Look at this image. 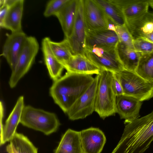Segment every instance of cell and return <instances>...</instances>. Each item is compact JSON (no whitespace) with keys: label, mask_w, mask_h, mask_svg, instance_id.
<instances>
[{"label":"cell","mask_w":153,"mask_h":153,"mask_svg":"<svg viewBox=\"0 0 153 153\" xmlns=\"http://www.w3.org/2000/svg\"><path fill=\"white\" fill-rule=\"evenodd\" d=\"M124 124L120 139L111 153H144L153 140V111Z\"/></svg>","instance_id":"6da1fadb"},{"label":"cell","mask_w":153,"mask_h":153,"mask_svg":"<svg viewBox=\"0 0 153 153\" xmlns=\"http://www.w3.org/2000/svg\"><path fill=\"white\" fill-rule=\"evenodd\" d=\"M94 79L92 75L67 72L54 81L50 89V94L55 102L66 114Z\"/></svg>","instance_id":"7a4b0ae2"},{"label":"cell","mask_w":153,"mask_h":153,"mask_svg":"<svg viewBox=\"0 0 153 153\" xmlns=\"http://www.w3.org/2000/svg\"><path fill=\"white\" fill-rule=\"evenodd\" d=\"M113 73L102 69L98 75L95 111L103 119L117 113L116 96L112 86Z\"/></svg>","instance_id":"3957f363"},{"label":"cell","mask_w":153,"mask_h":153,"mask_svg":"<svg viewBox=\"0 0 153 153\" xmlns=\"http://www.w3.org/2000/svg\"><path fill=\"white\" fill-rule=\"evenodd\" d=\"M20 123L23 126L49 135L55 132L60 124L54 113L34 108L25 106Z\"/></svg>","instance_id":"277c9868"},{"label":"cell","mask_w":153,"mask_h":153,"mask_svg":"<svg viewBox=\"0 0 153 153\" xmlns=\"http://www.w3.org/2000/svg\"><path fill=\"white\" fill-rule=\"evenodd\" d=\"M114 73L122 85L124 95L142 102L153 97V83L144 79L134 72L125 69Z\"/></svg>","instance_id":"5b68a950"},{"label":"cell","mask_w":153,"mask_h":153,"mask_svg":"<svg viewBox=\"0 0 153 153\" xmlns=\"http://www.w3.org/2000/svg\"><path fill=\"white\" fill-rule=\"evenodd\" d=\"M116 47H86L84 55L100 69L115 73L124 69Z\"/></svg>","instance_id":"8992f818"},{"label":"cell","mask_w":153,"mask_h":153,"mask_svg":"<svg viewBox=\"0 0 153 153\" xmlns=\"http://www.w3.org/2000/svg\"><path fill=\"white\" fill-rule=\"evenodd\" d=\"M39 48V43L35 37L27 36L16 66L12 71L9 81L11 88L15 87L20 79L29 70L34 62Z\"/></svg>","instance_id":"52a82bcc"},{"label":"cell","mask_w":153,"mask_h":153,"mask_svg":"<svg viewBox=\"0 0 153 153\" xmlns=\"http://www.w3.org/2000/svg\"><path fill=\"white\" fill-rule=\"evenodd\" d=\"M99 75L94 80L86 90L72 105L67 114L69 119L74 120L83 119L95 111L96 91Z\"/></svg>","instance_id":"ba28073f"},{"label":"cell","mask_w":153,"mask_h":153,"mask_svg":"<svg viewBox=\"0 0 153 153\" xmlns=\"http://www.w3.org/2000/svg\"><path fill=\"white\" fill-rule=\"evenodd\" d=\"M83 0H79L73 30L68 40L73 55H84L86 28L83 16Z\"/></svg>","instance_id":"9c48e42d"},{"label":"cell","mask_w":153,"mask_h":153,"mask_svg":"<svg viewBox=\"0 0 153 153\" xmlns=\"http://www.w3.org/2000/svg\"><path fill=\"white\" fill-rule=\"evenodd\" d=\"M83 16L86 30L108 29V18L94 0H83Z\"/></svg>","instance_id":"30bf717a"},{"label":"cell","mask_w":153,"mask_h":153,"mask_svg":"<svg viewBox=\"0 0 153 153\" xmlns=\"http://www.w3.org/2000/svg\"><path fill=\"white\" fill-rule=\"evenodd\" d=\"M1 55L4 57L12 70L15 68L27 36L22 31L7 35Z\"/></svg>","instance_id":"8fae6325"},{"label":"cell","mask_w":153,"mask_h":153,"mask_svg":"<svg viewBox=\"0 0 153 153\" xmlns=\"http://www.w3.org/2000/svg\"><path fill=\"white\" fill-rule=\"evenodd\" d=\"M134 38L144 39L153 43V12L148 11L126 24Z\"/></svg>","instance_id":"7c38bea8"},{"label":"cell","mask_w":153,"mask_h":153,"mask_svg":"<svg viewBox=\"0 0 153 153\" xmlns=\"http://www.w3.org/2000/svg\"><path fill=\"white\" fill-rule=\"evenodd\" d=\"M81 142L84 153H100L106 142L102 131L90 127L80 131Z\"/></svg>","instance_id":"4fadbf2b"},{"label":"cell","mask_w":153,"mask_h":153,"mask_svg":"<svg viewBox=\"0 0 153 153\" xmlns=\"http://www.w3.org/2000/svg\"><path fill=\"white\" fill-rule=\"evenodd\" d=\"M117 113L121 119L129 121L139 118L142 101L133 97L123 95L116 96Z\"/></svg>","instance_id":"5bb4252c"},{"label":"cell","mask_w":153,"mask_h":153,"mask_svg":"<svg viewBox=\"0 0 153 153\" xmlns=\"http://www.w3.org/2000/svg\"><path fill=\"white\" fill-rule=\"evenodd\" d=\"M86 47H116L119 42L117 34L112 30H86Z\"/></svg>","instance_id":"9a60e30c"},{"label":"cell","mask_w":153,"mask_h":153,"mask_svg":"<svg viewBox=\"0 0 153 153\" xmlns=\"http://www.w3.org/2000/svg\"><path fill=\"white\" fill-rule=\"evenodd\" d=\"M121 10L126 21L135 19L148 11L149 0H110Z\"/></svg>","instance_id":"2e32d148"},{"label":"cell","mask_w":153,"mask_h":153,"mask_svg":"<svg viewBox=\"0 0 153 153\" xmlns=\"http://www.w3.org/2000/svg\"><path fill=\"white\" fill-rule=\"evenodd\" d=\"M25 106L23 96L20 97L4 126L2 134L0 137V145L10 141L15 133L17 126L20 123L22 112Z\"/></svg>","instance_id":"e0dca14e"},{"label":"cell","mask_w":153,"mask_h":153,"mask_svg":"<svg viewBox=\"0 0 153 153\" xmlns=\"http://www.w3.org/2000/svg\"><path fill=\"white\" fill-rule=\"evenodd\" d=\"M63 67L67 72L86 75H98L101 70L85 55L81 54L73 55Z\"/></svg>","instance_id":"ac0fdd59"},{"label":"cell","mask_w":153,"mask_h":153,"mask_svg":"<svg viewBox=\"0 0 153 153\" xmlns=\"http://www.w3.org/2000/svg\"><path fill=\"white\" fill-rule=\"evenodd\" d=\"M79 0H70L55 16L58 18L66 38L71 35L75 20Z\"/></svg>","instance_id":"d6986e66"},{"label":"cell","mask_w":153,"mask_h":153,"mask_svg":"<svg viewBox=\"0 0 153 153\" xmlns=\"http://www.w3.org/2000/svg\"><path fill=\"white\" fill-rule=\"evenodd\" d=\"M54 153H84L80 131L68 129L62 136Z\"/></svg>","instance_id":"ffe728a7"},{"label":"cell","mask_w":153,"mask_h":153,"mask_svg":"<svg viewBox=\"0 0 153 153\" xmlns=\"http://www.w3.org/2000/svg\"><path fill=\"white\" fill-rule=\"evenodd\" d=\"M24 0H15L9 7L1 27L10 30L11 33L22 31L21 21Z\"/></svg>","instance_id":"44dd1931"},{"label":"cell","mask_w":153,"mask_h":153,"mask_svg":"<svg viewBox=\"0 0 153 153\" xmlns=\"http://www.w3.org/2000/svg\"><path fill=\"white\" fill-rule=\"evenodd\" d=\"M49 38L46 37L42 41V49L45 65L51 78L55 81L61 77L64 68L53 55L49 44Z\"/></svg>","instance_id":"7402d4cb"},{"label":"cell","mask_w":153,"mask_h":153,"mask_svg":"<svg viewBox=\"0 0 153 153\" xmlns=\"http://www.w3.org/2000/svg\"><path fill=\"white\" fill-rule=\"evenodd\" d=\"M116 48L119 58L124 69L135 72L141 55L120 42Z\"/></svg>","instance_id":"603a6c76"},{"label":"cell","mask_w":153,"mask_h":153,"mask_svg":"<svg viewBox=\"0 0 153 153\" xmlns=\"http://www.w3.org/2000/svg\"><path fill=\"white\" fill-rule=\"evenodd\" d=\"M101 7L108 18L115 24H126V20L121 10L110 0H94Z\"/></svg>","instance_id":"cb8c5ba5"},{"label":"cell","mask_w":153,"mask_h":153,"mask_svg":"<svg viewBox=\"0 0 153 153\" xmlns=\"http://www.w3.org/2000/svg\"><path fill=\"white\" fill-rule=\"evenodd\" d=\"M10 142L8 145L16 153H37L38 149L22 134L16 132Z\"/></svg>","instance_id":"d4e9b609"},{"label":"cell","mask_w":153,"mask_h":153,"mask_svg":"<svg viewBox=\"0 0 153 153\" xmlns=\"http://www.w3.org/2000/svg\"><path fill=\"white\" fill-rule=\"evenodd\" d=\"M49 44L54 56L63 66L73 55L68 40L65 38L61 42H56L49 38Z\"/></svg>","instance_id":"484cf974"},{"label":"cell","mask_w":153,"mask_h":153,"mask_svg":"<svg viewBox=\"0 0 153 153\" xmlns=\"http://www.w3.org/2000/svg\"><path fill=\"white\" fill-rule=\"evenodd\" d=\"M135 72L144 79L153 83V53L141 55Z\"/></svg>","instance_id":"4316f807"},{"label":"cell","mask_w":153,"mask_h":153,"mask_svg":"<svg viewBox=\"0 0 153 153\" xmlns=\"http://www.w3.org/2000/svg\"><path fill=\"white\" fill-rule=\"evenodd\" d=\"M115 31L118 37L119 42L134 49V37L129 31L126 25L121 26L116 25Z\"/></svg>","instance_id":"83f0119b"},{"label":"cell","mask_w":153,"mask_h":153,"mask_svg":"<svg viewBox=\"0 0 153 153\" xmlns=\"http://www.w3.org/2000/svg\"><path fill=\"white\" fill-rule=\"evenodd\" d=\"M133 46L134 50L141 55L153 53V43L144 39L134 38Z\"/></svg>","instance_id":"f1b7e54d"},{"label":"cell","mask_w":153,"mask_h":153,"mask_svg":"<svg viewBox=\"0 0 153 153\" xmlns=\"http://www.w3.org/2000/svg\"><path fill=\"white\" fill-rule=\"evenodd\" d=\"M70 0H52L47 3L44 13L45 17L55 16Z\"/></svg>","instance_id":"f546056e"},{"label":"cell","mask_w":153,"mask_h":153,"mask_svg":"<svg viewBox=\"0 0 153 153\" xmlns=\"http://www.w3.org/2000/svg\"><path fill=\"white\" fill-rule=\"evenodd\" d=\"M112 86L113 91L116 96L124 94L122 85L114 73H113Z\"/></svg>","instance_id":"4dcf8cb0"},{"label":"cell","mask_w":153,"mask_h":153,"mask_svg":"<svg viewBox=\"0 0 153 153\" xmlns=\"http://www.w3.org/2000/svg\"><path fill=\"white\" fill-rule=\"evenodd\" d=\"M0 26L2 25L4 20L6 16L9 7L4 4L0 7Z\"/></svg>","instance_id":"1f68e13d"},{"label":"cell","mask_w":153,"mask_h":153,"mask_svg":"<svg viewBox=\"0 0 153 153\" xmlns=\"http://www.w3.org/2000/svg\"><path fill=\"white\" fill-rule=\"evenodd\" d=\"M0 135L1 137L2 134L4 126L3 124V120L4 116V108L3 102L1 101L0 102Z\"/></svg>","instance_id":"d6a6232c"},{"label":"cell","mask_w":153,"mask_h":153,"mask_svg":"<svg viewBox=\"0 0 153 153\" xmlns=\"http://www.w3.org/2000/svg\"><path fill=\"white\" fill-rule=\"evenodd\" d=\"M6 151L7 153H16L8 145L6 147Z\"/></svg>","instance_id":"836d02e7"},{"label":"cell","mask_w":153,"mask_h":153,"mask_svg":"<svg viewBox=\"0 0 153 153\" xmlns=\"http://www.w3.org/2000/svg\"><path fill=\"white\" fill-rule=\"evenodd\" d=\"M149 6L153 9V0H149Z\"/></svg>","instance_id":"e575fe53"}]
</instances>
